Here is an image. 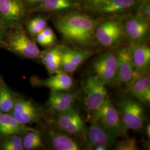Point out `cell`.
Instances as JSON below:
<instances>
[{"mask_svg":"<svg viewBox=\"0 0 150 150\" xmlns=\"http://www.w3.org/2000/svg\"><path fill=\"white\" fill-rule=\"evenodd\" d=\"M54 25L64 40L81 48L92 45L98 23L90 16L78 11H69L56 17Z\"/></svg>","mask_w":150,"mask_h":150,"instance_id":"obj_1","label":"cell"},{"mask_svg":"<svg viewBox=\"0 0 150 150\" xmlns=\"http://www.w3.org/2000/svg\"><path fill=\"white\" fill-rule=\"evenodd\" d=\"M6 32L1 45L13 54L25 59L40 58L41 54L36 43L28 38L20 27L10 29Z\"/></svg>","mask_w":150,"mask_h":150,"instance_id":"obj_2","label":"cell"},{"mask_svg":"<svg viewBox=\"0 0 150 150\" xmlns=\"http://www.w3.org/2000/svg\"><path fill=\"white\" fill-rule=\"evenodd\" d=\"M142 102L132 98H123L118 103V111L125 129L141 131L146 121L145 108Z\"/></svg>","mask_w":150,"mask_h":150,"instance_id":"obj_3","label":"cell"},{"mask_svg":"<svg viewBox=\"0 0 150 150\" xmlns=\"http://www.w3.org/2000/svg\"><path fill=\"white\" fill-rule=\"evenodd\" d=\"M85 133L86 147L88 150L111 149L118 136L101 124L93 121Z\"/></svg>","mask_w":150,"mask_h":150,"instance_id":"obj_4","label":"cell"},{"mask_svg":"<svg viewBox=\"0 0 150 150\" xmlns=\"http://www.w3.org/2000/svg\"><path fill=\"white\" fill-rule=\"evenodd\" d=\"M92 121L101 124L118 136L125 134L126 131L118 110L108 96L102 105L92 113Z\"/></svg>","mask_w":150,"mask_h":150,"instance_id":"obj_5","label":"cell"},{"mask_svg":"<svg viewBox=\"0 0 150 150\" xmlns=\"http://www.w3.org/2000/svg\"><path fill=\"white\" fill-rule=\"evenodd\" d=\"M106 85L97 75L86 79L83 86L85 104L87 110L93 113L107 98Z\"/></svg>","mask_w":150,"mask_h":150,"instance_id":"obj_6","label":"cell"},{"mask_svg":"<svg viewBox=\"0 0 150 150\" xmlns=\"http://www.w3.org/2000/svg\"><path fill=\"white\" fill-rule=\"evenodd\" d=\"M25 15L23 0H0V27L5 30L20 27Z\"/></svg>","mask_w":150,"mask_h":150,"instance_id":"obj_7","label":"cell"},{"mask_svg":"<svg viewBox=\"0 0 150 150\" xmlns=\"http://www.w3.org/2000/svg\"><path fill=\"white\" fill-rule=\"evenodd\" d=\"M92 66L96 75L106 85L116 83L118 74L117 54L112 52L101 54L93 62Z\"/></svg>","mask_w":150,"mask_h":150,"instance_id":"obj_8","label":"cell"},{"mask_svg":"<svg viewBox=\"0 0 150 150\" xmlns=\"http://www.w3.org/2000/svg\"><path fill=\"white\" fill-rule=\"evenodd\" d=\"M57 129L72 136L84 135L85 124L79 113L75 109L57 112L53 121Z\"/></svg>","mask_w":150,"mask_h":150,"instance_id":"obj_9","label":"cell"},{"mask_svg":"<svg viewBox=\"0 0 150 150\" xmlns=\"http://www.w3.org/2000/svg\"><path fill=\"white\" fill-rule=\"evenodd\" d=\"M125 34L122 25L117 20H107L97 26L95 37L103 47H112L122 40Z\"/></svg>","mask_w":150,"mask_h":150,"instance_id":"obj_10","label":"cell"},{"mask_svg":"<svg viewBox=\"0 0 150 150\" xmlns=\"http://www.w3.org/2000/svg\"><path fill=\"white\" fill-rule=\"evenodd\" d=\"M10 114L19 123L26 125L38 122L42 116L41 108L30 100L16 97Z\"/></svg>","mask_w":150,"mask_h":150,"instance_id":"obj_11","label":"cell"},{"mask_svg":"<svg viewBox=\"0 0 150 150\" xmlns=\"http://www.w3.org/2000/svg\"><path fill=\"white\" fill-rule=\"evenodd\" d=\"M118 59V74L116 84L128 86L138 75L133 63L130 46L123 47L117 54Z\"/></svg>","mask_w":150,"mask_h":150,"instance_id":"obj_12","label":"cell"},{"mask_svg":"<svg viewBox=\"0 0 150 150\" xmlns=\"http://www.w3.org/2000/svg\"><path fill=\"white\" fill-rule=\"evenodd\" d=\"M149 21L139 14L129 17L122 25L124 34L133 42H143L150 31Z\"/></svg>","mask_w":150,"mask_h":150,"instance_id":"obj_13","label":"cell"},{"mask_svg":"<svg viewBox=\"0 0 150 150\" xmlns=\"http://www.w3.org/2000/svg\"><path fill=\"white\" fill-rule=\"evenodd\" d=\"M93 54V52L86 48L64 47L61 59V71L72 73L78 69L81 64Z\"/></svg>","mask_w":150,"mask_h":150,"instance_id":"obj_14","label":"cell"},{"mask_svg":"<svg viewBox=\"0 0 150 150\" xmlns=\"http://www.w3.org/2000/svg\"><path fill=\"white\" fill-rule=\"evenodd\" d=\"M47 136L50 144L54 150H82V146L73 136L58 129H48Z\"/></svg>","mask_w":150,"mask_h":150,"instance_id":"obj_15","label":"cell"},{"mask_svg":"<svg viewBox=\"0 0 150 150\" xmlns=\"http://www.w3.org/2000/svg\"><path fill=\"white\" fill-rule=\"evenodd\" d=\"M127 87V91L140 102L150 105V77L147 72L136 77Z\"/></svg>","mask_w":150,"mask_h":150,"instance_id":"obj_16","label":"cell"},{"mask_svg":"<svg viewBox=\"0 0 150 150\" xmlns=\"http://www.w3.org/2000/svg\"><path fill=\"white\" fill-rule=\"evenodd\" d=\"M136 73L139 75L147 72L150 64V48L143 42H133L129 45Z\"/></svg>","mask_w":150,"mask_h":150,"instance_id":"obj_17","label":"cell"},{"mask_svg":"<svg viewBox=\"0 0 150 150\" xmlns=\"http://www.w3.org/2000/svg\"><path fill=\"white\" fill-rule=\"evenodd\" d=\"M46 79L32 80L34 85L45 87L53 91H67L71 89L74 85V81L67 73L61 72L52 75Z\"/></svg>","mask_w":150,"mask_h":150,"instance_id":"obj_18","label":"cell"},{"mask_svg":"<svg viewBox=\"0 0 150 150\" xmlns=\"http://www.w3.org/2000/svg\"><path fill=\"white\" fill-rule=\"evenodd\" d=\"M64 47L57 45L40 54V58L50 75L61 72L62 54Z\"/></svg>","mask_w":150,"mask_h":150,"instance_id":"obj_19","label":"cell"},{"mask_svg":"<svg viewBox=\"0 0 150 150\" xmlns=\"http://www.w3.org/2000/svg\"><path fill=\"white\" fill-rule=\"evenodd\" d=\"M75 101L76 97L72 93L66 91H51L48 103L51 109L61 112L73 108Z\"/></svg>","mask_w":150,"mask_h":150,"instance_id":"obj_20","label":"cell"},{"mask_svg":"<svg viewBox=\"0 0 150 150\" xmlns=\"http://www.w3.org/2000/svg\"><path fill=\"white\" fill-rule=\"evenodd\" d=\"M32 129L19 123L10 113L0 112V137L4 138L12 134H23Z\"/></svg>","mask_w":150,"mask_h":150,"instance_id":"obj_21","label":"cell"},{"mask_svg":"<svg viewBox=\"0 0 150 150\" xmlns=\"http://www.w3.org/2000/svg\"><path fill=\"white\" fill-rule=\"evenodd\" d=\"M79 5V0H44L33 8L37 12H56L70 11Z\"/></svg>","mask_w":150,"mask_h":150,"instance_id":"obj_22","label":"cell"},{"mask_svg":"<svg viewBox=\"0 0 150 150\" xmlns=\"http://www.w3.org/2000/svg\"><path fill=\"white\" fill-rule=\"evenodd\" d=\"M137 0H107L97 12L112 15L126 11L139 5Z\"/></svg>","mask_w":150,"mask_h":150,"instance_id":"obj_23","label":"cell"},{"mask_svg":"<svg viewBox=\"0 0 150 150\" xmlns=\"http://www.w3.org/2000/svg\"><path fill=\"white\" fill-rule=\"evenodd\" d=\"M22 138V145L24 150H38L43 147V144L40 132L32 129L25 132Z\"/></svg>","mask_w":150,"mask_h":150,"instance_id":"obj_24","label":"cell"},{"mask_svg":"<svg viewBox=\"0 0 150 150\" xmlns=\"http://www.w3.org/2000/svg\"><path fill=\"white\" fill-rule=\"evenodd\" d=\"M16 97L3 84L0 91V112L10 113L14 106Z\"/></svg>","mask_w":150,"mask_h":150,"instance_id":"obj_25","label":"cell"},{"mask_svg":"<svg viewBox=\"0 0 150 150\" xmlns=\"http://www.w3.org/2000/svg\"><path fill=\"white\" fill-rule=\"evenodd\" d=\"M0 149L3 150H23L21 134L10 135L4 137L0 143Z\"/></svg>","mask_w":150,"mask_h":150,"instance_id":"obj_26","label":"cell"},{"mask_svg":"<svg viewBox=\"0 0 150 150\" xmlns=\"http://www.w3.org/2000/svg\"><path fill=\"white\" fill-rule=\"evenodd\" d=\"M47 27V21L45 17L38 16L28 22L27 31L32 36H36Z\"/></svg>","mask_w":150,"mask_h":150,"instance_id":"obj_27","label":"cell"},{"mask_svg":"<svg viewBox=\"0 0 150 150\" xmlns=\"http://www.w3.org/2000/svg\"><path fill=\"white\" fill-rule=\"evenodd\" d=\"M115 150H137L139 149L136 139L134 138H129L120 141L117 144H115Z\"/></svg>","mask_w":150,"mask_h":150,"instance_id":"obj_28","label":"cell"},{"mask_svg":"<svg viewBox=\"0 0 150 150\" xmlns=\"http://www.w3.org/2000/svg\"><path fill=\"white\" fill-rule=\"evenodd\" d=\"M107 0H80L86 9L97 12Z\"/></svg>","mask_w":150,"mask_h":150,"instance_id":"obj_29","label":"cell"},{"mask_svg":"<svg viewBox=\"0 0 150 150\" xmlns=\"http://www.w3.org/2000/svg\"><path fill=\"white\" fill-rule=\"evenodd\" d=\"M36 40L39 45L43 47L50 46L55 42V40L45 36L41 32L36 35Z\"/></svg>","mask_w":150,"mask_h":150,"instance_id":"obj_30","label":"cell"},{"mask_svg":"<svg viewBox=\"0 0 150 150\" xmlns=\"http://www.w3.org/2000/svg\"><path fill=\"white\" fill-rule=\"evenodd\" d=\"M142 4L139 8V15L144 17L147 20L150 18V4L149 0H145L142 2Z\"/></svg>","mask_w":150,"mask_h":150,"instance_id":"obj_31","label":"cell"},{"mask_svg":"<svg viewBox=\"0 0 150 150\" xmlns=\"http://www.w3.org/2000/svg\"><path fill=\"white\" fill-rule=\"evenodd\" d=\"M41 33L45 36L56 41L55 34L54 33V31L50 27H46L43 31L41 32Z\"/></svg>","mask_w":150,"mask_h":150,"instance_id":"obj_32","label":"cell"},{"mask_svg":"<svg viewBox=\"0 0 150 150\" xmlns=\"http://www.w3.org/2000/svg\"><path fill=\"white\" fill-rule=\"evenodd\" d=\"M24 3H26L29 5H32L35 7L40 5L44 0H23Z\"/></svg>","mask_w":150,"mask_h":150,"instance_id":"obj_33","label":"cell"},{"mask_svg":"<svg viewBox=\"0 0 150 150\" xmlns=\"http://www.w3.org/2000/svg\"><path fill=\"white\" fill-rule=\"evenodd\" d=\"M6 30L0 27V46H1L2 42L5 35Z\"/></svg>","mask_w":150,"mask_h":150,"instance_id":"obj_34","label":"cell"},{"mask_svg":"<svg viewBox=\"0 0 150 150\" xmlns=\"http://www.w3.org/2000/svg\"><path fill=\"white\" fill-rule=\"evenodd\" d=\"M146 134L147 135V136H149V137L150 138V124L147 125L146 126Z\"/></svg>","mask_w":150,"mask_h":150,"instance_id":"obj_35","label":"cell"},{"mask_svg":"<svg viewBox=\"0 0 150 150\" xmlns=\"http://www.w3.org/2000/svg\"><path fill=\"white\" fill-rule=\"evenodd\" d=\"M139 2V1H141V2H142V1H145V0H137Z\"/></svg>","mask_w":150,"mask_h":150,"instance_id":"obj_36","label":"cell"},{"mask_svg":"<svg viewBox=\"0 0 150 150\" xmlns=\"http://www.w3.org/2000/svg\"><path fill=\"white\" fill-rule=\"evenodd\" d=\"M1 86H2V84L0 83V91H1Z\"/></svg>","mask_w":150,"mask_h":150,"instance_id":"obj_37","label":"cell"},{"mask_svg":"<svg viewBox=\"0 0 150 150\" xmlns=\"http://www.w3.org/2000/svg\"><path fill=\"white\" fill-rule=\"evenodd\" d=\"M0 21H1V18H0Z\"/></svg>","mask_w":150,"mask_h":150,"instance_id":"obj_38","label":"cell"}]
</instances>
